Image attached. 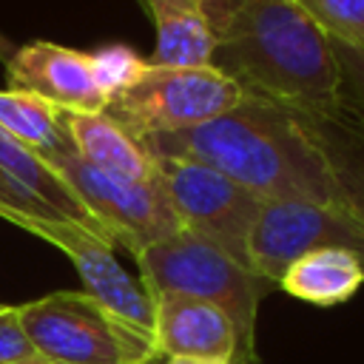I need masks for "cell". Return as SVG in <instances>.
<instances>
[{
	"instance_id": "cell-1",
	"label": "cell",
	"mask_w": 364,
	"mask_h": 364,
	"mask_svg": "<svg viewBox=\"0 0 364 364\" xmlns=\"http://www.w3.org/2000/svg\"><path fill=\"white\" fill-rule=\"evenodd\" d=\"M210 65L250 100L293 114L341 102V71L330 37L293 0H219L208 11Z\"/></svg>"
},
{
	"instance_id": "cell-2",
	"label": "cell",
	"mask_w": 364,
	"mask_h": 364,
	"mask_svg": "<svg viewBox=\"0 0 364 364\" xmlns=\"http://www.w3.org/2000/svg\"><path fill=\"white\" fill-rule=\"evenodd\" d=\"M139 142L154 156L202 162L262 202L307 199L344 205L321 151L299 125L296 114L273 102L247 97L202 125L154 134Z\"/></svg>"
},
{
	"instance_id": "cell-3",
	"label": "cell",
	"mask_w": 364,
	"mask_h": 364,
	"mask_svg": "<svg viewBox=\"0 0 364 364\" xmlns=\"http://www.w3.org/2000/svg\"><path fill=\"white\" fill-rule=\"evenodd\" d=\"M139 282L154 293H182L219 307L236 327L239 361L259 364L256 358V316L259 301L270 290L253 270L213 247L193 233H176L134 256Z\"/></svg>"
},
{
	"instance_id": "cell-4",
	"label": "cell",
	"mask_w": 364,
	"mask_h": 364,
	"mask_svg": "<svg viewBox=\"0 0 364 364\" xmlns=\"http://www.w3.org/2000/svg\"><path fill=\"white\" fill-rule=\"evenodd\" d=\"M40 156L65 182L111 247H122L136 256L139 250L182 233V225L156 176L148 182H134L108 173L82 159L71 139L40 151Z\"/></svg>"
},
{
	"instance_id": "cell-5",
	"label": "cell",
	"mask_w": 364,
	"mask_h": 364,
	"mask_svg": "<svg viewBox=\"0 0 364 364\" xmlns=\"http://www.w3.org/2000/svg\"><path fill=\"white\" fill-rule=\"evenodd\" d=\"M245 91L213 65H156L148 60L142 74L117 91L105 114L131 136L185 131L236 108Z\"/></svg>"
},
{
	"instance_id": "cell-6",
	"label": "cell",
	"mask_w": 364,
	"mask_h": 364,
	"mask_svg": "<svg viewBox=\"0 0 364 364\" xmlns=\"http://www.w3.org/2000/svg\"><path fill=\"white\" fill-rule=\"evenodd\" d=\"M17 318L34 353L51 364H148L159 355L85 290H57L17 304Z\"/></svg>"
},
{
	"instance_id": "cell-7",
	"label": "cell",
	"mask_w": 364,
	"mask_h": 364,
	"mask_svg": "<svg viewBox=\"0 0 364 364\" xmlns=\"http://www.w3.org/2000/svg\"><path fill=\"white\" fill-rule=\"evenodd\" d=\"M318 247H344L364 264V219L344 205L267 199L247 236V267L276 287L290 262Z\"/></svg>"
},
{
	"instance_id": "cell-8",
	"label": "cell",
	"mask_w": 364,
	"mask_h": 364,
	"mask_svg": "<svg viewBox=\"0 0 364 364\" xmlns=\"http://www.w3.org/2000/svg\"><path fill=\"white\" fill-rule=\"evenodd\" d=\"M154 159L156 179L182 230L210 242L213 247L247 267V236L262 199L202 162L173 156Z\"/></svg>"
},
{
	"instance_id": "cell-9",
	"label": "cell",
	"mask_w": 364,
	"mask_h": 364,
	"mask_svg": "<svg viewBox=\"0 0 364 364\" xmlns=\"http://www.w3.org/2000/svg\"><path fill=\"white\" fill-rule=\"evenodd\" d=\"M23 230L63 250L82 279V290L122 327L154 344V296L142 282L131 279L114 256V247L74 222H43L31 219ZM156 350V347H154Z\"/></svg>"
},
{
	"instance_id": "cell-10",
	"label": "cell",
	"mask_w": 364,
	"mask_h": 364,
	"mask_svg": "<svg viewBox=\"0 0 364 364\" xmlns=\"http://www.w3.org/2000/svg\"><path fill=\"white\" fill-rule=\"evenodd\" d=\"M0 219L23 228L31 219L74 222L100 236L85 208L48 162L0 128ZM102 239V236H100Z\"/></svg>"
},
{
	"instance_id": "cell-11",
	"label": "cell",
	"mask_w": 364,
	"mask_h": 364,
	"mask_svg": "<svg viewBox=\"0 0 364 364\" xmlns=\"http://www.w3.org/2000/svg\"><path fill=\"white\" fill-rule=\"evenodd\" d=\"M6 80L11 91L34 94L60 111L94 114L108 105V97L97 82L91 54L57 43L34 40L11 51Z\"/></svg>"
},
{
	"instance_id": "cell-12",
	"label": "cell",
	"mask_w": 364,
	"mask_h": 364,
	"mask_svg": "<svg viewBox=\"0 0 364 364\" xmlns=\"http://www.w3.org/2000/svg\"><path fill=\"white\" fill-rule=\"evenodd\" d=\"M154 347L165 358L191 355L242 364L233 321L219 307L182 293H154Z\"/></svg>"
},
{
	"instance_id": "cell-13",
	"label": "cell",
	"mask_w": 364,
	"mask_h": 364,
	"mask_svg": "<svg viewBox=\"0 0 364 364\" xmlns=\"http://www.w3.org/2000/svg\"><path fill=\"white\" fill-rule=\"evenodd\" d=\"M296 119L321 151L344 205L364 219V111L341 100L324 111L296 114Z\"/></svg>"
},
{
	"instance_id": "cell-14",
	"label": "cell",
	"mask_w": 364,
	"mask_h": 364,
	"mask_svg": "<svg viewBox=\"0 0 364 364\" xmlns=\"http://www.w3.org/2000/svg\"><path fill=\"white\" fill-rule=\"evenodd\" d=\"M63 119L74 151L91 165L134 182H148L156 176L154 154L122 125H117L105 111H94V114L63 111Z\"/></svg>"
},
{
	"instance_id": "cell-15",
	"label": "cell",
	"mask_w": 364,
	"mask_h": 364,
	"mask_svg": "<svg viewBox=\"0 0 364 364\" xmlns=\"http://www.w3.org/2000/svg\"><path fill=\"white\" fill-rule=\"evenodd\" d=\"M364 284V264L344 247H318L287 264L279 290L310 301L316 307H333L353 299Z\"/></svg>"
},
{
	"instance_id": "cell-16",
	"label": "cell",
	"mask_w": 364,
	"mask_h": 364,
	"mask_svg": "<svg viewBox=\"0 0 364 364\" xmlns=\"http://www.w3.org/2000/svg\"><path fill=\"white\" fill-rule=\"evenodd\" d=\"M156 28V65H210L213 31L202 0H139Z\"/></svg>"
},
{
	"instance_id": "cell-17",
	"label": "cell",
	"mask_w": 364,
	"mask_h": 364,
	"mask_svg": "<svg viewBox=\"0 0 364 364\" xmlns=\"http://www.w3.org/2000/svg\"><path fill=\"white\" fill-rule=\"evenodd\" d=\"M0 128L31 151H46L68 139L63 111L26 91H0Z\"/></svg>"
},
{
	"instance_id": "cell-18",
	"label": "cell",
	"mask_w": 364,
	"mask_h": 364,
	"mask_svg": "<svg viewBox=\"0 0 364 364\" xmlns=\"http://www.w3.org/2000/svg\"><path fill=\"white\" fill-rule=\"evenodd\" d=\"M333 43L364 48V0H293Z\"/></svg>"
},
{
	"instance_id": "cell-19",
	"label": "cell",
	"mask_w": 364,
	"mask_h": 364,
	"mask_svg": "<svg viewBox=\"0 0 364 364\" xmlns=\"http://www.w3.org/2000/svg\"><path fill=\"white\" fill-rule=\"evenodd\" d=\"M94 60V74H97V82L100 88L105 91V97L111 100L117 91H122L125 85H131L142 68L148 65V60H142L134 48L128 46H105L100 51L91 54Z\"/></svg>"
},
{
	"instance_id": "cell-20",
	"label": "cell",
	"mask_w": 364,
	"mask_h": 364,
	"mask_svg": "<svg viewBox=\"0 0 364 364\" xmlns=\"http://www.w3.org/2000/svg\"><path fill=\"white\" fill-rule=\"evenodd\" d=\"M333 54L341 71V100L364 111V48H347L333 43Z\"/></svg>"
},
{
	"instance_id": "cell-21",
	"label": "cell",
	"mask_w": 364,
	"mask_h": 364,
	"mask_svg": "<svg viewBox=\"0 0 364 364\" xmlns=\"http://www.w3.org/2000/svg\"><path fill=\"white\" fill-rule=\"evenodd\" d=\"M40 358L31 347V341L26 338L20 318H17V304L14 307H3L0 310V364L9 361H34Z\"/></svg>"
},
{
	"instance_id": "cell-22",
	"label": "cell",
	"mask_w": 364,
	"mask_h": 364,
	"mask_svg": "<svg viewBox=\"0 0 364 364\" xmlns=\"http://www.w3.org/2000/svg\"><path fill=\"white\" fill-rule=\"evenodd\" d=\"M162 364H228V361H216V358H191V355H171Z\"/></svg>"
},
{
	"instance_id": "cell-23",
	"label": "cell",
	"mask_w": 364,
	"mask_h": 364,
	"mask_svg": "<svg viewBox=\"0 0 364 364\" xmlns=\"http://www.w3.org/2000/svg\"><path fill=\"white\" fill-rule=\"evenodd\" d=\"M9 364H51V361H43V358H34V361H9Z\"/></svg>"
},
{
	"instance_id": "cell-24",
	"label": "cell",
	"mask_w": 364,
	"mask_h": 364,
	"mask_svg": "<svg viewBox=\"0 0 364 364\" xmlns=\"http://www.w3.org/2000/svg\"><path fill=\"white\" fill-rule=\"evenodd\" d=\"M213 3H219V0H202V9H205V11H208V9H210V6H213Z\"/></svg>"
},
{
	"instance_id": "cell-25",
	"label": "cell",
	"mask_w": 364,
	"mask_h": 364,
	"mask_svg": "<svg viewBox=\"0 0 364 364\" xmlns=\"http://www.w3.org/2000/svg\"><path fill=\"white\" fill-rule=\"evenodd\" d=\"M162 361H165V355H156V358H154V361H148V364H162Z\"/></svg>"
},
{
	"instance_id": "cell-26",
	"label": "cell",
	"mask_w": 364,
	"mask_h": 364,
	"mask_svg": "<svg viewBox=\"0 0 364 364\" xmlns=\"http://www.w3.org/2000/svg\"><path fill=\"white\" fill-rule=\"evenodd\" d=\"M3 307H6V304H0V310H3Z\"/></svg>"
}]
</instances>
